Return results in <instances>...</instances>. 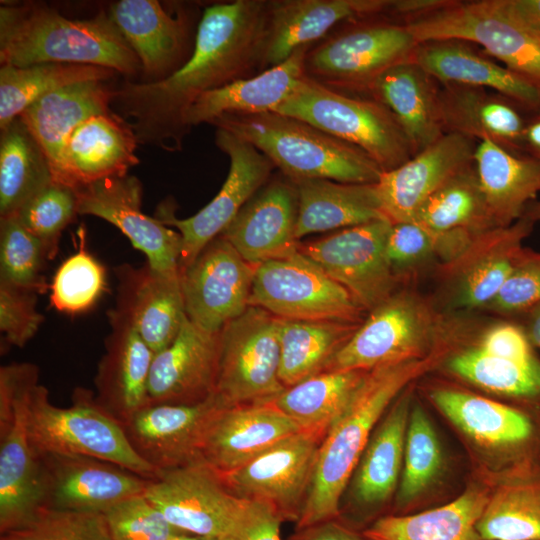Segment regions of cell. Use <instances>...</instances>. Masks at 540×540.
I'll return each mask as SVG.
<instances>
[{
    "label": "cell",
    "mask_w": 540,
    "mask_h": 540,
    "mask_svg": "<svg viewBox=\"0 0 540 540\" xmlns=\"http://www.w3.org/2000/svg\"><path fill=\"white\" fill-rule=\"evenodd\" d=\"M268 1L234 0L201 13L193 51L169 77L151 83L125 79L112 106L131 117L138 143L179 151L189 134L184 117L204 93L260 73Z\"/></svg>",
    "instance_id": "6da1fadb"
},
{
    "label": "cell",
    "mask_w": 540,
    "mask_h": 540,
    "mask_svg": "<svg viewBox=\"0 0 540 540\" xmlns=\"http://www.w3.org/2000/svg\"><path fill=\"white\" fill-rule=\"evenodd\" d=\"M1 66L69 63L105 67L132 80L140 61L111 19L101 10L86 19H71L44 3L0 7Z\"/></svg>",
    "instance_id": "7a4b0ae2"
},
{
    "label": "cell",
    "mask_w": 540,
    "mask_h": 540,
    "mask_svg": "<svg viewBox=\"0 0 540 540\" xmlns=\"http://www.w3.org/2000/svg\"><path fill=\"white\" fill-rule=\"evenodd\" d=\"M431 364L410 359L367 371L322 439L297 529L341 517V497L375 426L399 393Z\"/></svg>",
    "instance_id": "3957f363"
},
{
    "label": "cell",
    "mask_w": 540,
    "mask_h": 540,
    "mask_svg": "<svg viewBox=\"0 0 540 540\" xmlns=\"http://www.w3.org/2000/svg\"><path fill=\"white\" fill-rule=\"evenodd\" d=\"M210 124L255 146L292 181L328 179L373 184L383 172L360 148L287 115L272 111L227 114Z\"/></svg>",
    "instance_id": "277c9868"
},
{
    "label": "cell",
    "mask_w": 540,
    "mask_h": 540,
    "mask_svg": "<svg viewBox=\"0 0 540 540\" xmlns=\"http://www.w3.org/2000/svg\"><path fill=\"white\" fill-rule=\"evenodd\" d=\"M31 441L41 454L93 457L130 470L144 478L160 474L132 448L122 424L97 401L95 392L76 388L72 404H52L45 386L33 388L28 414Z\"/></svg>",
    "instance_id": "5b68a950"
},
{
    "label": "cell",
    "mask_w": 540,
    "mask_h": 540,
    "mask_svg": "<svg viewBox=\"0 0 540 540\" xmlns=\"http://www.w3.org/2000/svg\"><path fill=\"white\" fill-rule=\"evenodd\" d=\"M305 121L366 152L382 169L392 170L413 156L407 137L379 101L352 97L306 74L274 111Z\"/></svg>",
    "instance_id": "8992f818"
},
{
    "label": "cell",
    "mask_w": 540,
    "mask_h": 540,
    "mask_svg": "<svg viewBox=\"0 0 540 540\" xmlns=\"http://www.w3.org/2000/svg\"><path fill=\"white\" fill-rule=\"evenodd\" d=\"M38 367L0 368V534L18 528L43 508L42 461L28 427L30 397Z\"/></svg>",
    "instance_id": "52a82bcc"
},
{
    "label": "cell",
    "mask_w": 540,
    "mask_h": 540,
    "mask_svg": "<svg viewBox=\"0 0 540 540\" xmlns=\"http://www.w3.org/2000/svg\"><path fill=\"white\" fill-rule=\"evenodd\" d=\"M402 22L417 43L457 39L482 47L485 54L540 92V32L509 19L494 0H447Z\"/></svg>",
    "instance_id": "ba28073f"
},
{
    "label": "cell",
    "mask_w": 540,
    "mask_h": 540,
    "mask_svg": "<svg viewBox=\"0 0 540 540\" xmlns=\"http://www.w3.org/2000/svg\"><path fill=\"white\" fill-rule=\"evenodd\" d=\"M279 328L278 317L255 306L222 328L215 395L225 406L269 403L285 390Z\"/></svg>",
    "instance_id": "9c48e42d"
},
{
    "label": "cell",
    "mask_w": 540,
    "mask_h": 540,
    "mask_svg": "<svg viewBox=\"0 0 540 540\" xmlns=\"http://www.w3.org/2000/svg\"><path fill=\"white\" fill-rule=\"evenodd\" d=\"M369 18L308 50L305 74L332 89L366 92L385 71L410 60L418 43L405 24Z\"/></svg>",
    "instance_id": "30bf717a"
},
{
    "label": "cell",
    "mask_w": 540,
    "mask_h": 540,
    "mask_svg": "<svg viewBox=\"0 0 540 540\" xmlns=\"http://www.w3.org/2000/svg\"><path fill=\"white\" fill-rule=\"evenodd\" d=\"M215 144L230 159L227 177L215 197L186 219L175 217L170 205H160L154 216L181 235L179 269L189 265L208 243L220 236L268 182L275 168L255 146L222 127H216Z\"/></svg>",
    "instance_id": "8fae6325"
},
{
    "label": "cell",
    "mask_w": 540,
    "mask_h": 540,
    "mask_svg": "<svg viewBox=\"0 0 540 540\" xmlns=\"http://www.w3.org/2000/svg\"><path fill=\"white\" fill-rule=\"evenodd\" d=\"M249 306L285 320L354 322L361 310L343 286L300 251L255 267Z\"/></svg>",
    "instance_id": "7c38bea8"
},
{
    "label": "cell",
    "mask_w": 540,
    "mask_h": 540,
    "mask_svg": "<svg viewBox=\"0 0 540 540\" xmlns=\"http://www.w3.org/2000/svg\"><path fill=\"white\" fill-rule=\"evenodd\" d=\"M107 11L140 61L138 82L163 80L190 57L200 21L191 5L118 0Z\"/></svg>",
    "instance_id": "4fadbf2b"
},
{
    "label": "cell",
    "mask_w": 540,
    "mask_h": 540,
    "mask_svg": "<svg viewBox=\"0 0 540 540\" xmlns=\"http://www.w3.org/2000/svg\"><path fill=\"white\" fill-rule=\"evenodd\" d=\"M322 439L300 431L244 465L216 473L226 490L241 499L271 506L284 521H297L310 487Z\"/></svg>",
    "instance_id": "5bb4252c"
},
{
    "label": "cell",
    "mask_w": 540,
    "mask_h": 540,
    "mask_svg": "<svg viewBox=\"0 0 540 540\" xmlns=\"http://www.w3.org/2000/svg\"><path fill=\"white\" fill-rule=\"evenodd\" d=\"M392 223L379 219L299 245V251L343 286L361 309H373L393 286L386 243Z\"/></svg>",
    "instance_id": "9a60e30c"
},
{
    "label": "cell",
    "mask_w": 540,
    "mask_h": 540,
    "mask_svg": "<svg viewBox=\"0 0 540 540\" xmlns=\"http://www.w3.org/2000/svg\"><path fill=\"white\" fill-rule=\"evenodd\" d=\"M255 267L222 236L179 269L185 313L204 331L219 333L248 307Z\"/></svg>",
    "instance_id": "2e32d148"
},
{
    "label": "cell",
    "mask_w": 540,
    "mask_h": 540,
    "mask_svg": "<svg viewBox=\"0 0 540 540\" xmlns=\"http://www.w3.org/2000/svg\"><path fill=\"white\" fill-rule=\"evenodd\" d=\"M78 214L101 218L118 228L147 264L162 273H178L182 239L178 231L142 207L143 187L133 175L104 178L75 189Z\"/></svg>",
    "instance_id": "e0dca14e"
},
{
    "label": "cell",
    "mask_w": 540,
    "mask_h": 540,
    "mask_svg": "<svg viewBox=\"0 0 540 540\" xmlns=\"http://www.w3.org/2000/svg\"><path fill=\"white\" fill-rule=\"evenodd\" d=\"M143 494L177 529L213 540L225 534L240 503L200 461L161 471Z\"/></svg>",
    "instance_id": "ac0fdd59"
},
{
    "label": "cell",
    "mask_w": 540,
    "mask_h": 540,
    "mask_svg": "<svg viewBox=\"0 0 540 540\" xmlns=\"http://www.w3.org/2000/svg\"><path fill=\"white\" fill-rule=\"evenodd\" d=\"M43 508L104 513L151 479L93 457L41 454Z\"/></svg>",
    "instance_id": "d6986e66"
},
{
    "label": "cell",
    "mask_w": 540,
    "mask_h": 540,
    "mask_svg": "<svg viewBox=\"0 0 540 540\" xmlns=\"http://www.w3.org/2000/svg\"><path fill=\"white\" fill-rule=\"evenodd\" d=\"M423 310L406 296H390L337 351L325 371H370L417 358L427 336Z\"/></svg>",
    "instance_id": "ffe728a7"
},
{
    "label": "cell",
    "mask_w": 540,
    "mask_h": 540,
    "mask_svg": "<svg viewBox=\"0 0 540 540\" xmlns=\"http://www.w3.org/2000/svg\"><path fill=\"white\" fill-rule=\"evenodd\" d=\"M223 406L215 394L196 404H147L122 426L135 452L161 472L198 461L206 427Z\"/></svg>",
    "instance_id": "44dd1931"
},
{
    "label": "cell",
    "mask_w": 540,
    "mask_h": 540,
    "mask_svg": "<svg viewBox=\"0 0 540 540\" xmlns=\"http://www.w3.org/2000/svg\"><path fill=\"white\" fill-rule=\"evenodd\" d=\"M477 142L445 133L375 183L383 215L392 224L414 222L426 200L448 179L473 163Z\"/></svg>",
    "instance_id": "7402d4cb"
},
{
    "label": "cell",
    "mask_w": 540,
    "mask_h": 540,
    "mask_svg": "<svg viewBox=\"0 0 540 540\" xmlns=\"http://www.w3.org/2000/svg\"><path fill=\"white\" fill-rule=\"evenodd\" d=\"M297 214L295 183L274 179L243 206L220 236L253 266L285 259L299 251Z\"/></svg>",
    "instance_id": "603a6c76"
},
{
    "label": "cell",
    "mask_w": 540,
    "mask_h": 540,
    "mask_svg": "<svg viewBox=\"0 0 540 540\" xmlns=\"http://www.w3.org/2000/svg\"><path fill=\"white\" fill-rule=\"evenodd\" d=\"M220 332L210 333L185 318L175 339L154 354L148 404H196L215 394Z\"/></svg>",
    "instance_id": "cb8c5ba5"
},
{
    "label": "cell",
    "mask_w": 540,
    "mask_h": 540,
    "mask_svg": "<svg viewBox=\"0 0 540 540\" xmlns=\"http://www.w3.org/2000/svg\"><path fill=\"white\" fill-rule=\"evenodd\" d=\"M300 431L270 403L223 406L206 427L198 461L216 473L229 472Z\"/></svg>",
    "instance_id": "d4e9b609"
},
{
    "label": "cell",
    "mask_w": 540,
    "mask_h": 540,
    "mask_svg": "<svg viewBox=\"0 0 540 540\" xmlns=\"http://www.w3.org/2000/svg\"><path fill=\"white\" fill-rule=\"evenodd\" d=\"M392 0H270L260 72L277 66L297 49L344 21L389 12Z\"/></svg>",
    "instance_id": "484cf974"
},
{
    "label": "cell",
    "mask_w": 540,
    "mask_h": 540,
    "mask_svg": "<svg viewBox=\"0 0 540 540\" xmlns=\"http://www.w3.org/2000/svg\"><path fill=\"white\" fill-rule=\"evenodd\" d=\"M116 308L155 353L178 335L186 318L180 274L162 273L147 263L115 268Z\"/></svg>",
    "instance_id": "4316f807"
},
{
    "label": "cell",
    "mask_w": 540,
    "mask_h": 540,
    "mask_svg": "<svg viewBox=\"0 0 540 540\" xmlns=\"http://www.w3.org/2000/svg\"><path fill=\"white\" fill-rule=\"evenodd\" d=\"M137 137L120 114L112 111L82 122L69 136L53 181L74 190L114 176L126 175L139 164Z\"/></svg>",
    "instance_id": "83f0119b"
},
{
    "label": "cell",
    "mask_w": 540,
    "mask_h": 540,
    "mask_svg": "<svg viewBox=\"0 0 540 540\" xmlns=\"http://www.w3.org/2000/svg\"><path fill=\"white\" fill-rule=\"evenodd\" d=\"M107 314L111 331L94 378L95 397L123 424L148 404V378L154 352L115 309Z\"/></svg>",
    "instance_id": "f1b7e54d"
},
{
    "label": "cell",
    "mask_w": 540,
    "mask_h": 540,
    "mask_svg": "<svg viewBox=\"0 0 540 540\" xmlns=\"http://www.w3.org/2000/svg\"><path fill=\"white\" fill-rule=\"evenodd\" d=\"M410 60L440 85L489 89L505 96L527 114L540 109L537 89L466 41L443 39L418 43Z\"/></svg>",
    "instance_id": "f546056e"
},
{
    "label": "cell",
    "mask_w": 540,
    "mask_h": 540,
    "mask_svg": "<svg viewBox=\"0 0 540 540\" xmlns=\"http://www.w3.org/2000/svg\"><path fill=\"white\" fill-rule=\"evenodd\" d=\"M439 115L444 133L475 142L492 141L515 153L523 152L527 113L505 96L466 85H440Z\"/></svg>",
    "instance_id": "4dcf8cb0"
},
{
    "label": "cell",
    "mask_w": 540,
    "mask_h": 540,
    "mask_svg": "<svg viewBox=\"0 0 540 540\" xmlns=\"http://www.w3.org/2000/svg\"><path fill=\"white\" fill-rule=\"evenodd\" d=\"M308 50L309 46H302L277 66L201 95L185 114L187 132L190 133L193 126L210 124L227 114L274 111L305 75Z\"/></svg>",
    "instance_id": "1f68e13d"
},
{
    "label": "cell",
    "mask_w": 540,
    "mask_h": 540,
    "mask_svg": "<svg viewBox=\"0 0 540 540\" xmlns=\"http://www.w3.org/2000/svg\"><path fill=\"white\" fill-rule=\"evenodd\" d=\"M113 97L114 89L106 81H84L42 96L21 113L48 158L53 179L71 133L85 120L112 112Z\"/></svg>",
    "instance_id": "d6a6232c"
},
{
    "label": "cell",
    "mask_w": 540,
    "mask_h": 540,
    "mask_svg": "<svg viewBox=\"0 0 540 540\" xmlns=\"http://www.w3.org/2000/svg\"><path fill=\"white\" fill-rule=\"evenodd\" d=\"M439 88L428 72L408 60L381 74L366 93L394 115L414 155L445 134L439 115Z\"/></svg>",
    "instance_id": "836d02e7"
},
{
    "label": "cell",
    "mask_w": 540,
    "mask_h": 540,
    "mask_svg": "<svg viewBox=\"0 0 540 540\" xmlns=\"http://www.w3.org/2000/svg\"><path fill=\"white\" fill-rule=\"evenodd\" d=\"M473 164L496 227L518 221L540 195V162L526 154L483 140L476 144Z\"/></svg>",
    "instance_id": "e575fe53"
},
{
    "label": "cell",
    "mask_w": 540,
    "mask_h": 540,
    "mask_svg": "<svg viewBox=\"0 0 540 540\" xmlns=\"http://www.w3.org/2000/svg\"><path fill=\"white\" fill-rule=\"evenodd\" d=\"M410 400L403 395L379 421L352 475V498L361 514L384 505L402 472Z\"/></svg>",
    "instance_id": "d590c367"
},
{
    "label": "cell",
    "mask_w": 540,
    "mask_h": 540,
    "mask_svg": "<svg viewBox=\"0 0 540 540\" xmlns=\"http://www.w3.org/2000/svg\"><path fill=\"white\" fill-rule=\"evenodd\" d=\"M293 182L298 194V240L312 233L386 219L375 183H342L328 179H301Z\"/></svg>",
    "instance_id": "8d00e7d4"
},
{
    "label": "cell",
    "mask_w": 540,
    "mask_h": 540,
    "mask_svg": "<svg viewBox=\"0 0 540 540\" xmlns=\"http://www.w3.org/2000/svg\"><path fill=\"white\" fill-rule=\"evenodd\" d=\"M437 408L477 443L496 448H528L537 425L525 411L487 398L451 389L432 393Z\"/></svg>",
    "instance_id": "74e56055"
},
{
    "label": "cell",
    "mask_w": 540,
    "mask_h": 540,
    "mask_svg": "<svg viewBox=\"0 0 540 540\" xmlns=\"http://www.w3.org/2000/svg\"><path fill=\"white\" fill-rule=\"evenodd\" d=\"M488 500L483 489L470 487L442 506L381 516L362 535L364 540H482L477 523Z\"/></svg>",
    "instance_id": "f35d334b"
},
{
    "label": "cell",
    "mask_w": 540,
    "mask_h": 540,
    "mask_svg": "<svg viewBox=\"0 0 540 540\" xmlns=\"http://www.w3.org/2000/svg\"><path fill=\"white\" fill-rule=\"evenodd\" d=\"M366 372L323 371L285 388L269 403L294 421L301 431L323 439L350 401Z\"/></svg>",
    "instance_id": "ab89813d"
},
{
    "label": "cell",
    "mask_w": 540,
    "mask_h": 540,
    "mask_svg": "<svg viewBox=\"0 0 540 540\" xmlns=\"http://www.w3.org/2000/svg\"><path fill=\"white\" fill-rule=\"evenodd\" d=\"M356 329L353 322L280 319L279 378L284 387L325 371Z\"/></svg>",
    "instance_id": "60d3db41"
},
{
    "label": "cell",
    "mask_w": 540,
    "mask_h": 540,
    "mask_svg": "<svg viewBox=\"0 0 540 540\" xmlns=\"http://www.w3.org/2000/svg\"><path fill=\"white\" fill-rule=\"evenodd\" d=\"M0 217L16 214L53 181L46 154L20 117L0 130Z\"/></svg>",
    "instance_id": "b9f144b4"
},
{
    "label": "cell",
    "mask_w": 540,
    "mask_h": 540,
    "mask_svg": "<svg viewBox=\"0 0 540 540\" xmlns=\"http://www.w3.org/2000/svg\"><path fill=\"white\" fill-rule=\"evenodd\" d=\"M117 74L109 68L84 64L3 65L0 67V130L52 91L84 81H108Z\"/></svg>",
    "instance_id": "7bdbcfd3"
},
{
    "label": "cell",
    "mask_w": 540,
    "mask_h": 540,
    "mask_svg": "<svg viewBox=\"0 0 540 540\" xmlns=\"http://www.w3.org/2000/svg\"><path fill=\"white\" fill-rule=\"evenodd\" d=\"M414 222L438 238L458 231L495 226L474 164L461 169L437 189L422 205Z\"/></svg>",
    "instance_id": "ee69618b"
},
{
    "label": "cell",
    "mask_w": 540,
    "mask_h": 540,
    "mask_svg": "<svg viewBox=\"0 0 540 540\" xmlns=\"http://www.w3.org/2000/svg\"><path fill=\"white\" fill-rule=\"evenodd\" d=\"M477 530L482 540H540V478L501 487L489 497Z\"/></svg>",
    "instance_id": "f6af8a7d"
},
{
    "label": "cell",
    "mask_w": 540,
    "mask_h": 540,
    "mask_svg": "<svg viewBox=\"0 0 540 540\" xmlns=\"http://www.w3.org/2000/svg\"><path fill=\"white\" fill-rule=\"evenodd\" d=\"M461 378L492 392L522 400L540 399V360L491 355L479 347L466 350L449 363Z\"/></svg>",
    "instance_id": "bcb514c9"
},
{
    "label": "cell",
    "mask_w": 540,
    "mask_h": 540,
    "mask_svg": "<svg viewBox=\"0 0 540 540\" xmlns=\"http://www.w3.org/2000/svg\"><path fill=\"white\" fill-rule=\"evenodd\" d=\"M441 465L442 452L435 429L425 411L414 406L409 414L396 507H410L436 478Z\"/></svg>",
    "instance_id": "7dc6e473"
},
{
    "label": "cell",
    "mask_w": 540,
    "mask_h": 540,
    "mask_svg": "<svg viewBox=\"0 0 540 540\" xmlns=\"http://www.w3.org/2000/svg\"><path fill=\"white\" fill-rule=\"evenodd\" d=\"M48 252L13 214L0 221V283L44 293L47 283L43 271Z\"/></svg>",
    "instance_id": "c3c4849f"
},
{
    "label": "cell",
    "mask_w": 540,
    "mask_h": 540,
    "mask_svg": "<svg viewBox=\"0 0 540 540\" xmlns=\"http://www.w3.org/2000/svg\"><path fill=\"white\" fill-rule=\"evenodd\" d=\"M77 236V251L59 266L51 284V305L69 314L90 309L106 287L104 267L87 250L84 225L79 227Z\"/></svg>",
    "instance_id": "681fc988"
},
{
    "label": "cell",
    "mask_w": 540,
    "mask_h": 540,
    "mask_svg": "<svg viewBox=\"0 0 540 540\" xmlns=\"http://www.w3.org/2000/svg\"><path fill=\"white\" fill-rule=\"evenodd\" d=\"M15 215L31 234L42 241L51 260L58 252L62 232L78 215L76 191L52 181Z\"/></svg>",
    "instance_id": "f907efd6"
},
{
    "label": "cell",
    "mask_w": 540,
    "mask_h": 540,
    "mask_svg": "<svg viewBox=\"0 0 540 540\" xmlns=\"http://www.w3.org/2000/svg\"><path fill=\"white\" fill-rule=\"evenodd\" d=\"M0 540H113L103 513L41 508Z\"/></svg>",
    "instance_id": "816d5d0a"
},
{
    "label": "cell",
    "mask_w": 540,
    "mask_h": 540,
    "mask_svg": "<svg viewBox=\"0 0 540 540\" xmlns=\"http://www.w3.org/2000/svg\"><path fill=\"white\" fill-rule=\"evenodd\" d=\"M113 540H169L179 533L144 496L127 498L104 513Z\"/></svg>",
    "instance_id": "f5cc1de1"
},
{
    "label": "cell",
    "mask_w": 540,
    "mask_h": 540,
    "mask_svg": "<svg viewBox=\"0 0 540 540\" xmlns=\"http://www.w3.org/2000/svg\"><path fill=\"white\" fill-rule=\"evenodd\" d=\"M523 238L514 239L496 255L480 260L467 272L459 294L463 306L479 307L495 299L514 268Z\"/></svg>",
    "instance_id": "db71d44e"
},
{
    "label": "cell",
    "mask_w": 540,
    "mask_h": 540,
    "mask_svg": "<svg viewBox=\"0 0 540 540\" xmlns=\"http://www.w3.org/2000/svg\"><path fill=\"white\" fill-rule=\"evenodd\" d=\"M37 294L0 283V331L6 343L24 347L38 332L44 316L36 308Z\"/></svg>",
    "instance_id": "11a10c76"
},
{
    "label": "cell",
    "mask_w": 540,
    "mask_h": 540,
    "mask_svg": "<svg viewBox=\"0 0 540 540\" xmlns=\"http://www.w3.org/2000/svg\"><path fill=\"white\" fill-rule=\"evenodd\" d=\"M491 303L505 313L528 312L540 303V253L520 250L512 272Z\"/></svg>",
    "instance_id": "9f6ffc18"
},
{
    "label": "cell",
    "mask_w": 540,
    "mask_h": 540,
    "mask_svg": "<svg viewBox=\"0 0 540 540\" xmlns=\"http://www.w3.org/2000/svg\"><path fill=\"white\" fill-rule=\"evenodd\" d=\"M282 522L271 506L240 498L236 514L219 540H282Z\"/></svg>",
    "instance_id": "6f0895ef"
},
{
    "label": "cell",
    "mask_w": 540,
    "mask_h": 540,
    "mask_svg": "<svg viewBox=\"0 0 540 540\" xmlns=\"http://www.w3.org/2000/svg\"><path fill=\"white\" fill-rule=\"evenodd\" d=\"M438 240L416 222L392 224L386 243V255L392 269L423 259Z\"/></svg>",
    "instance_id": "680465c9"
},
{
    "label": "cell",
    "mask_w": 540,
    "mask_h": 540,
    "mask_svg": "<svg viewBox=\"0 0 540 540\" xmlns=\"http://www.w3.org/2000/svg\"><path fill=\"white\" fill-rule=\"evenodd\" d=\"M478 347L486 353L499 357L517 360L536 357L526 333L511 324L498 325L489 330Z\"/></svg>",
    "instance_id": "91938a15"
},
{
    "label": "cell",
    "mask_w": 540,
    "mask_h": 540,
    "mask_svg": "<svg viewBox=\"0 0 540 540\" xmlns=\"http://www.w3.org/2000/svg\"><path fill=\"white\" fill-rule=\"evenodd\" d=\"M289 540H364L362 530L340 518L297 529Z\"/></svg>",
    "instance_id": "94428289"
},
{
    "label": "cell",
    "mask_w": 540,
    "mask_h": 540,
    "mask_svg": "<svg viewBox=\"0 0 540 540\" xmlns=\"http://www.w3.org/2000/svg\"><path fill=\"white\" fill-rule=\"evenodd\" d=\"M498 9L512 21L540 32V0H494Z\"/></svg>",
    "instance_id": "6125c7cd"
},
{
    "label": "cell",
    "mask_w": 540,
    "mask_h": 540,
    "mask_svg": "<svg viewBox=\"0 0 540 540\" xmlns=\"http://www.w3.org/2000/svg\"><path fill=\"white\" fill-rule=\"evenodd\" d=\"M524 154L540 162V109L528 113L523 131Z\"/></svg>",
    "instance_id": "be15d7a7"
},
{
    "label": "cell",
    "mask_w": 540,
    "mask_h": 540,
    "mask_svg": "<svg viewBox=\"0 0 540 540\" xmlns=\"http://www.w3.org/2000/svg\"><path fill=\"white\" fill-rule=\"evenodd\" d=\"M526 313L528 314L526 335L530 343L540 348V303Z\"/></svg>",
    "instance_id": "e7e4bbea"
},
{
    "label": "cell",
    "mask_w": 540,
    "mask_h": 540,
    "mask_svg": "<svg viewBox=\"0 0 540 540\" xmlns=\"http://www.w3.org/2000/svg\"><path fill=\"white\" fill-rule=\"evenodd\" d=\"M524 215L528 216L534 222L540 221V201L527 208Z\"/></svg>",
    "instance_id": "03108f58"
},
{
    "label": "cell",
    "mask_w": 540,
    "mask_h": 540,
    "mask_svg": "<svg viewBox=\"0 0 540 540\" xmlns=\"http://www.w3.org/2000/svg\"><path fill=\"white\" fill-rule=\"evenodd\" d=\"M169 540H213V539L203 537V536L193 535L189 533H179L173 536L172 538H170Z\"/></svg>",
    "instance_id": "003e7915"
}]
</instances>
